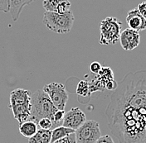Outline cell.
I'll list each match as a JSON object with an SVG mask.
<instances>
[{
	"label": "cell",
	"instance_id": "1",
	"mask_svg": "<svg viewBox=\"0 0 146 143\" xmlns=\"http://www.w3.org/2000/svg\"><path fill=\"white\" fill-rule=\"evenodd\" d=\"M110 129L119 143L146 138V71L129 72L118 83L106 109Z\"/></svg>",
	"mask_w": 146,
	"mask_h": 143
},
{
	"label": "cell",
	"instance_id": "2",
	"mask_svg": "<svg viewBox=\"0 0 146 143\" xmlns=\"http://www.w3.org/2000/svg\"><path fill=\"white\" fill-rule=\"evenodd\" d=\"M57 110L43 90H36L31 95V113L28 120L36 124L40 119L44 117L50 118L52 121Z\"/></svg>",
	"mask_w": 146,
	"mask_h": 143
},
{
	"label": "cell",
	"instance_id": "3",
	"mask_svg": "<svg viewBox=\"0 0 146 143\" xmlns=\"http://www.w3.org/2000/svg\"><path fill=\"white\" fill-rule=\"evenodd\" d=\"M9 108L19 125L27 121L31 113V94L24 89H16L10 93Z\"/></svg>",
	"mask_w": 146,
	"mask_h": 143
},
{
	"label": "cell",
	"instance_id": "4",
	"mask_svg": "<svg viewBox=\"0 0 146 143\" xmlns=\"http://www.w3.org/2000/svg\"><path fill=\"white\" fill-rule=\"evenodd\" d=\"M42 21L46 27L52 32L57 34H66L71 32L75 18L72 10L62 14L45 11Z\"/></svg>",
	"mask_w": 146,
	"mask_h": 143
},
{
	"label": "cell",
	"instance_id": "5",
	"mask_svg": "<svg viewBox=\"0 0 146 143\" xmlns=\"http://www.w3.org/2000/svg\"><path fill=\"white\" fill-rule=\"evenodd\" d=\"M122 23L116 18L107 17L100 22V42L102 45H115L119 39Z\"/></svg>",
	"mask_w": 146,
	"mask_h": 143
},
{
	"label": "cell",
	"instance_id": "6",
	"mask_svg": "<svg viewBox=\"0 0 146 143\" xmlns=\"http://www.w3.org/2000/svg\"><path fill=\"white\" fill-rule=\"evenodd\" d=\"M76 143H95L100 136V126L95 120H86L75 132Z\"/></svg>",
	"mask_w": 146,
	"mask_h": 143
},
{
	"label": "cell",
	"instance_id": "7",
	"mask_svg": "<svg viewBox=\"0 0 146 143\" xmlns=\"http://www.w3.org/2000/svg\"><path fill=\"white\" fill-rule=\"evenodd\" d=\"M42 90L47 94L55 107L58 110H65L69 97L63 84L52 82L45 85Z\"/></svg>",
	"mask_w": 146,
	"mask_h": 143
},
{
	"label": "cell",
	"instance_id": "8",
	"mask_svg": "<svg viewBox=\"0 0 146 143\" xmlns=\"http://www.w3.org/2000/svg\"><path fill=\"white\" fill-rule=\"evenodd\" d=\"M86 121V117L82 109L79 107H72L68 112L65 113L62 126L76 131Z\"/></svg>",
	"mask_w": 146,
	"mask_h": 143
},
{
	"label": "cell",
	"instance_id": "9",
	"mask_svg": "<svg viewBox=\"0 0 146 143\" xmlns=\"http://www.w3.org/2000/svg\"><path fill=\"white\" fill-rule=\"evenodd\" d=\"M119 41L121 47L125 51H130L139 46L140 43V36L139 32L126 28L121 32Z\"/></svg>",
	"mask_w": 146,
	"mask_h": 143
},
{
	"label": "cell",
	"instance_id": "10",
	"mask_svg": "<svg viewBox=\"0 0 146 143\" xmlns=\"http://www.w3.org/2000/svg\"><path fill=\"white\" fill-rule=\"evenodd\" d=\"M42 7L46 12L62 14L71 10L72 3L69 0H43Z\"/></svg>",
	"mask_w": 146,
	"mask_h": 143
},
{
	"label": "cell",
	"instance_id": "11",
	"mask_svg": "<svg viewBox=\"0 0 146 143\" xmlns=\"http://www.w3.org/2000/svg\"><path fill=\"white\" fill-rule=\"evenodd\" d=\"M125 20L129 28L132 30L140 32L146 29V19L140 15L137 9L129 10L128 12Z\"/></svg>",
	"mask_w": 146,
	"mask_h": 143
},
{
	"label": "cell",
	"instance_id": "12",
	"mask_svg": "<svg viewBox=\"0 0 146 143\" xmlns=\"http://www.w3.org/2000/svg\"><path fill=\"white\" fill-rule=\"evenodd\" d=\"M35 0H9V13L12 19L14 22L18 21L24 7L31 4Z\"/></svg>",
	"mask_w": 146,
	"mask_h": 143
},
{
	"label": "cell",
	"instance_id": "13",
	"mask_svg": "<svg viewBox=\"0 0 146 143\" xmlns=\"http://www.w3.org/2000/svg\"><path fill=\"white\" fill-rule=\"evenodd\" d=\"M28 143H52V130L39 128L35 134L28 138Z\"/></svg>",
	"mask_w": 146,
	"mask_h": 143
},
{
	"label": "cell",
	"instance_id": "14",
	"mask_svg": "<svg viewBox=\"0 0 146 143\" xmlns=\"http://www.w3.org/2000/svg\"><path fill=\"white\" fill-rule=\"evenodd\" d=\"M38 129V126L36 123L30 120H27L19 125V132L27 138H30L31 136H33Z\"/></svg>",
	"mask_w": 146,
	"mask_h": 143
},
{
	"label": "cell",
	"instance_id": "15",
	"mask_svg": "<svg viewBox=\"0 0 146 143\" xmlns=\"http://www.w3.org/2000/svg\"><path fill=\"white\" fill-rule=\"evenodd\" d=\"M75 132H76L75 130L66 127L62 125L56 127L52 130V142H53L56 140H59L61 138H63L72 133H75Z\"/></svg>",
	"mask_w": 146,
	"mask_h": 143
},
{
	"label": "cell",
	"instance_id": "16",
	"mask_svg": "<svg viewBox=\"0 0 146 143\" xmlns=\"http://www.w3.org/2000/svg\"><path fill=\"white\" fill-rule=\"evenodd\" d=\"M76 94L81 97H88L91 94L89 88V83L87 80H80L76 86Z\"/></svg>",
	"mask_w": 146,
	"mask_h": 143
},
{
	"label": "cell",
	"instance_id": "17",
	"mask_svg": "<svg viewBox=\"0 0 146 143\" xmlns=\"http://www.w3.org/2000/svg\"><path fill=\"white\" fill-rule=\"evenodd\" d=\"M37 126L41 128V129H45V130H52L53 129V123L52 121L50 118L44 117L42 118L38 121Z\"/></svg>",
	"mask_w": 146,
	"mask_h": 143
},
{
	"label": "cell",
	"instance_id": "18",
	"mask_svg": "<svg viewBox=\"0 0 146 143\" xmlns=\"http://www.w3.org/2000/svg\"><path fill=\"white\" fill-rule=\"evenodd\" d=\"M52 143H76V135H75V133H72V134L68 135V136H65L63 138H61L59 140H56V141H55Z\"/></svg>",
	"mask_w": 146,
	"mask_h": 143
},
{
	"label": "cell",
	"instance_id": "19",
	"mask_svg": "<svg viewBox=\"0 0 146 143\" xmlns=\"http://www.w3.org/2000/svg\"><path fill=\"white\" fill-rule=\"evenodd\" d=\"M102 66L100 63L97 62V61H94V62L91 63L90 66H89V69H90V71L94 74H97L99 71L101 70Z\"/></svg>",
	"mask_w": 146,
	"mask_h": 143
},
{
	"label": "cell",
	"instance_id": "20",
	"mask_svg": "<svg viewBox=\"0 0 146 143\" xmlns=\"http://www.w3.org/2000/svg\"><path fill=\"white\" fill-rule=\"evenodd\" d=\"M136 9L140 13V15L145 19H146V1H144L140 3L139 4H138Z\"/></svg>",
	"mask_w": 146,
	"mask_h": 143
},
{
	"label": "cell",
	"instance_id": "21",
	"mask_svg": "<svg viewBox=\"0 0 146 143\" xmlns=\"http://www.w3.org/2000/svg\"><path fill=\"white\" fill-rule=\"evenodd\" d=\"M95 143H115L112 137L110 135H105L101 136L100 138Z\"/></svg>",
	"mask_w": 146,
	"mask_h": 143
},
{
	"label": "cell",
	"instance_id": "22",
	"mask_svg": "<svg viewBox=\"0 0 146 143\" xmlns=\"http://www.w3.org/2000/svg\"><path fill=\"white\" fill-rule=\"evenodd\" d=\"M0 12L9 13V0H0Z\"/></svg>",
	"mask_w": 146,
	"mask_h": 143
},
{
	"label": "cell",
	"instance_id": "23",
	"mask_svg": "<svg viewBox=\"0 0 146 143\" xmlns=\"http://www.w3.org/2000/svg\"><path fill=\"white\" fill-rule=\"evenodd\" d=\"M142 143H146V141H144V142H143Z\"/></svg>",
	"mask_w": 146,
	"mask_h": 143
}]
</instances>
